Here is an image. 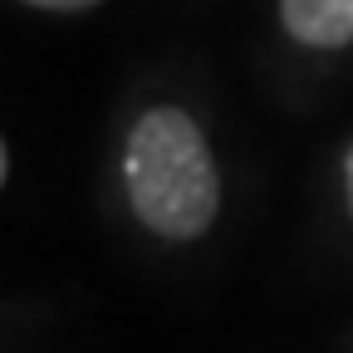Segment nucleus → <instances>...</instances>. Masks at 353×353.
Listing matches in <instances>:
<instances>
[{
	"instance_id": "nucleus-1",
	"label": "nucleus",
	"mask_w": 353,
	"mask_h": 353,
	"mask_svg": "<svg viewBox=\"0 0 353 353\" xmlns=\"http://www.w3.org/2000/svg\"><path fill=\"white\" fill-rule=\"evenodd\" d=\"M128 196L148 231L167 241L201 236L221 206V176L201 128L182 108H152L128 132Z\"/></svg>"
},
{
	"instance_id": "nucleus-2",
	"label": "nucleus",
	"mask_w": 353,
	"mask_h": 353,
	"mask_svg": "<svg viewBox=\"0 0 353 353\" xmlns=\"http://www.w3.org/2000/svg\"><path fill=\"white\" fill-rule=\"evenodd\" d=\"M280 20L299 44L339 50L353 39V0H280Z\"/></svg>"
},
{
	"instance_id": "nucleus-3",
	"label": "nucleus",
	"mask_w": 353,
	"mask_h": 353,
	"mask_svg": "<svg viewBox=\"0 0 353 353\" xmlns=\"http://www.w3.org/2000/svg\"><path fill=\"white\" fill-rule=\"evenodd\" d=\"M25 6H39V10H88L99 0H25Z\"/></svg>"
},
{
	"instance_id": "nucleus-4",
	"label": "nucleus",
	"mask_w": 353,
	"mask_h": 353,
	"mask_svg": "<svg viewBox=\"0 0 353 353\" xmlns=\"http://www.w3.org/2000/svg\"><path fill=\"white\" fill-rule=\"evenodd\" d=\"M343 176H348V206H353V148H348V162H343Z\"/></svg>"
}]
</instances>
